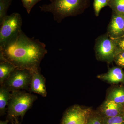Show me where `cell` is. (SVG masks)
<instances>
[{"label": "cell", "mask_w": 124, "mask_h": 124, "mask_svg": "<svg viewBox=\"0 0 124 124\" xmlns=\"http://www.w3.org/2000/svg\"><path fill=\"white\" fill-rule=\"evenodd\" d=\"M21 15L14 13L7 15L0 23V48L15 39L22 31Z\"/></svg>", "instance_id": "cell-4"}, {"label": "cell", "mask_w": 124, "mask_h": 124, "mask_svg": "<svg viewBox=\"0 0 124 124\" xmlns=\"http://www.w3.org/2000/svg\"><path fill=\"white\" fill-rule=\"evenodd\" d=\"M49 0L51 2H53V1L54 0Z\"/></svg>", "instance_id": "cell-26"}, {"label": "cell", "mask_w": 124, "mask_h": 124, "mask_svg": "<svg viewBox=\"0 0 124 124\" xmlns=\"http://www.w3.org/2000/svg\"><path fill=\"white\" fill-rule=\"evenodd\" d=\"M96 54L101 60L110 62L114 59L117 54V47L114 39L108 34L100 37L95 45Z\"/></svg>", "instance_id": "cell-6"}, {"label": "cell", "mask_w": 124, "mask_h": 124, "mask_svg": "<svg viewBox=\"0 0 124 124\" xmlns=\"http://www.w3.org/2000/svg\"><path fill=\"white\" fill-rule=\"evenodd\" d=\"M114 59L117 65L124 68V51H121L117 53Z\"/></svg>", "instance_id": "cell-20"}, {"label": "cell", "mask_w": 124, "mask_h": 124, "mask_svg": "<svg viewBox=\"0 0 124 124\" xmlns=\"http://www.w3.org/2000/svg\"></svg>", "instance_id": "cell-28"}, {"label": "cell", "mask_w": 124, "mask_h": 124, "mask_svg": "<svg viewBox=\"0 0 124 124\" xmlns=\"http://www.w3.org/2000/svg\"><path fill=\"white\" fill-rule=\"evenodd\" d=\"M117 47V54L124 51V38H119L114 39Z\"/></svg>", "instance_id": "cell-22"}, {"label": "cell", "mask_w": 124, "mask_h": 124, "mask_svg": "<svg viewBox=\"0 0 124 124\" xmlns=\"http://www.w3.org/2000/svg\"><path fill=\"white\" fill-rule=\"evenodd\" d=\"M88 117H86V118H85V119H84L81 120V121H80L79 122H78V123H77L76 124H86L87 119H88Z\"/></svg>", "instance_id": "cell-23"}, {"label": "cell", "mask_w": 124, "mask_h": 124, "mask_svg": "<svg viewBox=\"0 0 124 124\" xmlns=\"http://www.w3.org/2000/svg\"><path fill=\"white\" fill-rule=\"evenodd\" d=\"M37 98L36 95L24 91H12L7 105V119L11 121L19 116L23 119Z\"/></svg>", "instance_id": "cell-3"}, {"label": "cell", "mask_w": 124, "mask_h": 124, "mask_svg": "<svg viewBox=\"0 0 124 124\" xmlns=\"http://www.w3.org/2000/svg\"><path fill=\"white\" fill-rule=\"evenodd\" d=\"M99 78L112 84L124 81V73L122 69L117 67L111 68L107 73L98 76Z\"/></svg>", "instance_id": "cell-10"}, {"label": "cell", "mask_w": 124, "mask_h": 124, "mask_svg": "<svg viewBox=\"0 0 124 124\" xmlns=\"http://www.w3.org/2000/svg\"><path fill=\"white\" fill-rule=\"evenodd\" d=\"M10 91L4 85L0 87V116L5 113L6 107L8 105L11 98V94Z\"/></svg>", "instance_id": "cell-13"}, {"label": "cell", "mask_w": 124, "mask_h": 124, "mask_svg": "<svg viewBox=\"0 0 124 124\" xmlns=\"http://www.w3.org/2000/svg\"><path fill=\"white\" fill-rule=\"evenodd\" d=\"M46 47L44 43L29 38L22 31L15 39L0 48V60L9 62L17 68L40 69L41 62L47 53Z\"/></svg>", "instance_id": "cell-1"}, {"label": "cell", "mask_w": 124, "mask_h": 124, "mask_svg": "<svg viewBox=\"0 0 124 124\" xmlns=\"http://www.w3.org/2000/svg\"><path fill=\"white\" fill-rule=\"evenodd\" d=\"M102 110L106 118L113 117L122 114L123 106L122 104L107 100L102 106Z\"/></svg>", "instance_id": "cell-11"}, {"label": "cell", "mask_w": 124, "mask_h": 124, "mask_svg": "<svg viewBox=\"0 0 124 124\" xmlns=\"http://www.w3.org/2000/svg\"><path fill=\"white\" fill-rule=\"evenodd\" d=\"M107 100L123 104L124 103V88H117L113 89L110 92Z\"/></svg>", "instance_id": "cell-14"}, {"label": "cell", "mask_w": 124, "mask_h": 124, "mask_svg": "<svg viewBox=\"0 0 124 124\" xmlns=\"http://www.w3.org/2000/svg\"><path fill=\"white\" fill-rule=\"evenodd\" d=\"M82 3L83 0H54L39 8L41 11L51 13L54 20L59 23L64 18L79 13Z\"/></svg>", "instance_id": "cell-2"}, {"label": "cell", "mask_w": 124, "mask_h": 124, "mask_svg": "<svg viewBox=\"0 0 124 124\" xmlns=\"http://www.w3.org/2000/svg\"><path fill=\"white\" fill-rule=\"evenodd\" d=\"M32 78L29 91L31 93L38 94L42 97L47 95L46 80L40 72V69L31 71Z\"/></svg>", "instance_id": "cell-8"}, {"label": "cell", "mask_w": 124, "mask_h": 124, "mask_svg": "<svg viewBox=\"0 0 124 124\" xmlns=\"http://www.w3.org/2000/svg\"><path fill=\"white\" fill-rule=\"evenodd\" d=\"M12 0H0V23L7 15L8 9L11 5Z\"/></svg>", "instance_id": "cell-16"}, {"label": "cell", "mask_w": 124, "mask_h": 124, "mask_svg": "<svg viewBox=\"0 0 124 124\" xmlns=\"http://www.w3.org/2000/svg\"><path fill=\"white\" fill-rule=\"evenodd\" d=\"M104 124H124V116L122 114L119 115L106 118Z\"/></svg>", "instance_id": "cell-17"}, {"label": "cell", "mask_w": 124, "mask_h": 124, "mask_svg": "<svg viewBox=\"0 0 124 124\" xmlns=\"http://www.w3.org/2000/svg\"><path fill=\"white\" fill-rule=\"evenodd\" d=\"M109 2L108 0H94V10L96 16H98L101 10L105 7Z\"/></svg>", "instance_id": "cell-18"}, {"label": "cell", "mask_w": 124, "mask_h": 124, "mask_svg": "<svg viewBox=\"0 0 124 124\" xmlns=\"http://www.w3.org/2000/svg\"><path fill=\"white\" fill-rule=\"evenodd\" d=\"M90 114V112L89 109H84L78 105L74 106L65 112L61 124H76L88 117Z\"/></svg>", "instance_id": "cell-7"}, {"label": "cell", "mask_w": 124, "mask_h": 124, "mask_svg": "<svg viewBox=\"0 0 124 124\" xmlns=\"http://www.w3.org/2000/svg\"><path fill=\"white\" fill-rule=\"evenodd\" d=\"M0 60V84L2 85L16 68L9 62Z\"/></svg>", "instance_id": "cell-12"}, {"label": "cell", "mask_w": 124, "mask_h": 124, "mask_svg": "<svg viewBox=\"0 0 124 124\" xmlns=\"http://www.w3.org/2000/svg\"><path fill=\"white\" fill-rule=\"evenodd\" d=\"M12 124H21L19 122L18 120V118H16L13 120L11 121Z\"/></svg>", "instance_id": "cell-24"}, {"label": "cell", "mask_w": 124, "mask_h": 124, "mask_svg": "<svg viewBox=\"0 0 124 124\" xmlns=\"http://www.w3.org/2000/svg\"><path fill=\"white\" fill-rule=\"evenodd\" d=\"M9 120L7 119L5 121H0V124H8V122H9Z\"/></svg>", "instance_id": "cell-25"}, {"label": "cell", "mask_w": 124, "mask_h": 124, "mask_svg": "<svg viewBox=\"0 0 124 124\" xmlns=\"http://www.w3.org/2000/svg\"><path fill=\"white\" fill-rule=\"evenodd\" d=\"M108 35L113 39L121 37L124 34V16L115 13L108 28Z\"/></svg>", "instance_id": "cell-9"}, {"label": "cell", "mask_w": 124, "mask_h": 124, "mask_svg": "<svg viewBox=\"0 0 124 124\" xmlns=\"http://www.w3.org/2000/svg\"><path fill=\"white\" fill-rule=\"evenodd\" d=\"M31 78V71L26 69L16 68L3 85L10 91L23 90L29 91Z\"/></svg>", "instance_id": "cell-5"}, {"label": "cell", "mask_w": 124, "mask_h": 124, "mask_svg": "<svg viewBox=\"0 0 124 124\" xmlns=\"http://www.w3.org/2000/svg\"><path fill=\"white\" fill-rule=\"evenodd\" d=\"M23 7L28 14H30L33 6L42 0H21Z\"/></svg>", "instance_id": "cell-19"}, {"label": "cell", "mask_w": 124, "mask_h": 124, "mask_svg": "<svg viewBox=\"0 0 124 124\" xmlns=\"http://www.w3.org/2000/svg\"><path fill=\"white\" fill-rule=\"evenodd\" d=\"M110 0H108V1H109V2H110Z\"/></svg>", "instance_id": "cell-27"}, {"label": "cell", "mask_w": 124, "mask_h": 124, "mask_svg": "<svg viewBox=\"0 0 124 124\" xmlns=\"http://www.w3.org/2000/svg\"><path fill=\"white\" fill-rule=\"evenodd\" d=\"M90 116V115H89ZM89 116L86 124H104L101 118L97 116H93L90 117Z\"/></svg>", "instance_id": "cell-21"}, {"label": "cell", "mask_w": 124, "mask_h": 124, "mask_svg": "<svg viewBox=\"0 0 124 124\" xmlns=\"http://www.w3.org/2000/svg\"><path fill=\"white\" fill-rule=\"evenodd\" d=\"M110 2L115 13L124 16V0H111Z\"/></svg>", "instance_id": "cell-15"}]
</instances>
